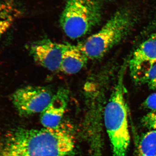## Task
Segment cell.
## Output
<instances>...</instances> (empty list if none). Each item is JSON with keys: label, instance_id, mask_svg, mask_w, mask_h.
Segmentation results:
<instances>
[{"label": "cell", "instance_id": "7a4b0ae2", "mask_svg": "<svg viewBox=\"0 0 156 156\" xmlns=\"http://www.w3.org/2000/svg\"><path fill=\"white\" fill-rule=\"evenodd\" d=\"M127 67V62H125L120 70L116 84L104 110V122L113 156H126L131 141L124 84Z\"/></svg>", "mask_w": 156, "mask_h": 156}, {"label": "cell", "instance_id": "52a82bcc", "mask_svg": "<svg viewBox=\"0 0 156 156\" xmlns=\"http://www.w3.org/2000/svg\"><path fill=\"white\" fill-rule=\"evenodd\" d=\"M128 64L131 76L137 82L146 71L156 64V33L140 45Z\"/></svg>", "mask_w": 156, "mask_h": 156}, {"label": "cell", "instance_id": "7c38bea8", "mask_svg": "<svg viewBox=\"0 0 156 156\" xmlns=\"http://www.w3.org/2000/svg\"><path fill=\"white\" fill-rule=\"evenodd\" d=\"M138 82L146 83L150 89L156 92V64L146 71Z\"/></svg>", "mask_w": 156, "mask_h": 156}, {"label": "cell", "instance_id": "6da1fadb", "mask_svg": "<svg viewBox=\"0 0 156 156\" xmlns=\"http://www.w3.org/2000/svg\"><path fill=\"white\" fill-rule=\"evenodd\" d=\"M75 148L73 134L66 128L16 129L7 134L0 156H66Z\"/></svg>", "mask_w": 156, "mask_h": 156}, {"label": "cell", "instance_id": "4fadbf2b", "mask_svg": "<svg viewBox=\"0 0 156 156\" xmlns=\"http://www.w3.org/2000/svg\"><path fill=\"white\" fill-rule=\"evenodd\" d=\"M141 122L145 128L156 130V109L151 110L144 116Z\"/></svg>", "mask_w": 156, "mask_h": 156}, {"label": "cell", "instance_id": "5b68a950", "mask_svg": "<svg viewBox=\"0 0 156 156\" xmlns=\"http://www.w3.org/2000/svg\"><path fill=\"white\" fill-rule=\"evenodd\" d=\"M54 94L49 87L27 86L16 90L11 96V101L20 115L28 116L41 113Z\"/></svg>", "mask_w": 156, "mask_h": 156}, {"label": "cell", "instance_id": "9a60e30c", "mask_svg": "<svg viewBox=\"0 0 156 156\" xmlns=\"http://www.w3.org/2000/svg\"><path fill=\"white\" fill-rule=\"evenodd\" d=\"M139 156H146L140 154H139ZM154 156H156V155Z\"/></svg>", "mask_w": 156, "mask_h": 156}, {"label": "cell", "instance_id": "8fae6325", "mask_svg": "<svg viewBox=\"0 0 156 156\" xmlns=\"http://www.w3.org/2000/svg\"><path fill=\"white\" fill-rule=\"evenodd\" d=\"M139 154L146 156L156 155V130L146 133L139 142Z\"/></svg>", "mask_w": 156, "mask_h": 156}, {"label": "cell", "instance_id": "ba28073f", "mask_svg": "<svg viewBox=\"0 0 156 156\" xmlns=\"http://www.w3.org/2000/svg\"><path fill=\"white\" fill-rule=\"evenodd\" d=\"M69 100L67 89L61 88L56 91L48 106L40 113V121L44 128H55L60 126Z\"/></svg>", "mask_w": 156, "mask_h": 156}, {"label": "cell", "instance_id": "30bf717a", "mask_svg": "<svg viewBox=\"0 0 156 156\" xmlns=\"http://www.w3.org/2000/svg\"><path fill=\"white\" fill-rule=\"evenodd\" d=\"M21 13L14 0H0V39Z\"/></svg>", "mask_w": 156, "mask_h": 156}, {"label": "cell", "instance_id": "277c9868", "mask_svg": "<svg viewBox=\"0 0 156 156\" xmlns=\"http://www.w3.org/2000/svg\"><path fill=\"white\" fill-rule=\"evenodd\" d=\"M103 7L104 0H66L60 26L70 38L82 37L101 22Z\"/></svg>", "mask_w": 156, "mask_h": 156}, {"label": "cell", "instance_id": "8992f818", "mask_svg": "<svg viewBox=\"0 0 156 156\" xmlns=\"http://www.w3.org/2000/svg\"><path fill=\"white\" fill-rule=\"evenodd\" d=\"M68 45L44 38L33 42L28 48L37 63L50 71L56 72L59 71L62 56Z\"/></svg>", "mask_w": 156, "mask_h": 156}, {"label": "cell", "instance_id": "9c48e42d", "mask_svg": "<svg viewBox=\"0 0 156 156\" xmlns=\"http://www.w3.org/2000/svg\"><path fill=\"white\" fill-rule=\"evenodd\" d=\"M89 59L78 45L68 44L62 56L59 71L66 74L77 73L87 66Z\"/></svg>", "mask_w": 156, "mask_h": 156}, {"label": "cell", "instance_id": "5bb4252c", "mask_svg": "<svg viewBox=\"0 0 156 156\" xmlns=\"http://www.w3.org/2000/svg\"><path fill=\"white\" fill-rule=\"evenodd\" d=\"M145 108L152 110L156 109V92L148 96L143 103Z\"/></svg>", "mask_w": 156, "mask_h": 156}, {"label": "cell", "instance_id": "3957f363", "mask_svg": "<svg viewBox=\"0 0 156 156\" xmlns=\"http://www.w3.org/2000/svg\"><path fill=\"white\" fill-rule=\"evenodd\" d=\"M136 17L128 8L116 11L101 29L78 45L91 60L100 59L130 34Z\"/></svg>", "mask_w": 156, "mask_h": 156}]
</instances>
